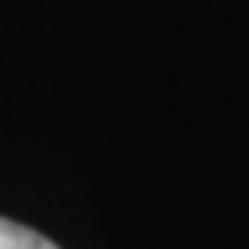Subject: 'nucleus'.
Here are the masks:
<instances>
[{
    "label": "nucleus",
    "instance_id": "f257e3e1",
    "mask_svg": "<svg viewBox=\"0 0 249 249\" xmlns=\"http://www.w3.org/2000/svg\"><path fill=\"white\" fill-rule=\"evenodd\" d=\"M0 249H59V246L38 235L35 229L18 225L11 218H0Z\"/></svg>",
    "mask_w": 249,
    "mask_h": 249
}]
</instances>
